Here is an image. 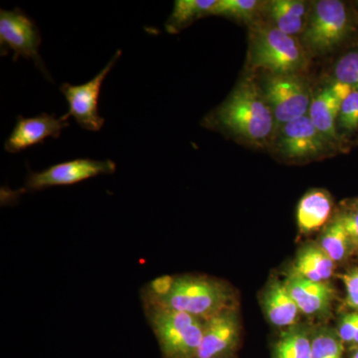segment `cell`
Listing matches in <instances>:
<instances>
[{
    "instance_id": "4dcf8cb0",
    "label": "cell",
    "mask_w": 358,
    "mask_h": 358,
    "mask_svg": "<svg viewBox=\"0 0 358 358\" xmlns=\"http://www.w3.org/2000/svg\"><path fill=\"white\" fill-rule=\"evenodd\" d=\"M352 358H358V348H357V350H355V353H353Z\"/></svg>"
},
{
    "instance_id": "44dd1931",
    "label": "cell",
    "mask_w": 358,
    "mask_h": 358,
    "mask_svg": "<svg viewBox=\"0 0 358 358\" xmlns=\"http://www.w3.org/2000/svg\"><path fill=\"white\" fill-rule=\"evenodd\" d=\"M320 247L334 262H341L348 256L352 241L348 237L345 226L338 218L329 226L322 234Z\"/></svg>"
},
{
    "instance_id": "8fae6325",
    "label": "cell",
    "mask_w": 358,
    "mask_h": 358,
    "mask_svg": "<svg viewBox=\"0 0 358 358\" xmlns=\"http://www.w3.org/2000/svg\"><path fill=\"white\" fill-rule=\"evenodd\" d=\"M69 127V122L55 115L41 114L34 117L18 115L13 133L4 143V150L10 154L44 143L47 138H58L62 129Z\"/></svg>"
},
{
    "instance_id": "e0dca14e",
    "label": "cell",
    "mask_w": 358,
    "mask_h": 358,
    "mask_svg": "<svg viewBox=\"0 0 358 358\" xmlns=\"http://www.w3.org/2000/svg\"><path fill=\"white\" fill-rule=\"evenodd\" d=\"M331 199L326 192L315 190L301 199L296 212L299 227L303 232L319 229L331 216Z\"/></svg>"
},
{
    "instance_id": "d6986e66",
    "label": "cell",
    "mask_w": 358,
    "mask_h": 358,
    "mask_svg": "<svg viewBox=\"0 0 358 358\" xmlns=\"http://www.w3.org/2000/svg\"><path fill=\"white\" fill-rule=\"evenodd\" d=\"M274 358H312V339L300 329L284 331L275 343Z\"/></svg>"
},
{
    "instance_id": "f546056e",
    "label": "cell",
    "mask_w": 358,
    "mask_h": 358,
    "mask_svg": "<svg viewBox=\"0 0 358 358\" xmlns=\"http://www.w3.org/2000/svg\"><path fill=\"white\" fill-rule=\"evenodd\" d=\"M353 345L358 346V331L357 334H355V339L352 341Z\"/></svg>"
},
{
    "instance_id": "30bf717a",
    "label": "cell",
    "mask_w": 358,
    "mask_h": 358,
    "mask_svg": "<svg viewBox=\"0 0 358 358\" xmlns=\"http://www.w3.org/2000/svg\"><path fill=\"white\" fill-rule=\"evenodd\" d=\"M329 143L331 141L317 131L307 115L280 128L277 150L285 159H315L326 154Z\"/></svg>"
},
{
    "instance_id": "4fadbf2b",
    "label": "cell",
    "mask_w": 358,
    "mask_h": 358,
    "mask_svg": "<svg viewBox=\"0 0 358 358\" xmlns=\"http://www.w3.org/2000/svg\"><path fill=\"white\" fill-rule=\"evenodd\" d=\"M300 312L319 315L327 312L334 300V289L327 282H313L289 275L284 282Z\"/></svg>"
},
{
    "instance_id": "ffe728a7",
    "label": "cell",
    "mask_w": 358,
    "mask_h": 358,
    "mask_svg": "<svg viewBox=\"0 0 358 358\" xmlns=\"http://www.w3.org/2000/svg\"><path fill=\"white\" fill-rule=\"evenodd\" d=\"M262 13L267 16V22L275 26L280 31L296 37L303 34L307 21L296 17L282 6L280 0L264 2Z\"/></svg>"
},
{
    "instance_id": "6da1fadb",
    "label": "cell",
    "mask_w": 358,
    "mask_h": 358,
    "mask_svg": "<svg viewBox=\"0 0 358 358\" xmlns=\"http://www.w3.org/2000/svg\"><path fill=\"white\" fill-rule=\"evenodd\" d=\"M275 117L262 90L252 78H243L228 98L204 120L218 129L253 147H264L274 133Z\"/></svg>"
},
{
    "instance_id": "ac0fdd59",
    "label": "cell",
    "mask_w": 358,
    "mask_h": 358,
    "mask_svg": "<svg viewBox=\"0 0 358 358\" xmlns=\"http://www.w3.org/2000/svg\"><path fill=\"white\" fill-rule=\"evenodd\" d=\"M217 0H176L164 27L169 34H176L194 21L208 16Z\"/></svg>"
},
{
    "instance_id": "5bb4252c",
    "label": "cell",
    "mask_w": 358,
    "mask_h": 358,
    "mask_svg": "<svg viewBox=\"0 0 358 358\" xmlns=\"http://www.w3.org/2000/svg\"><path fill=\"white\" fill-rule=\"evenodd\" d=\"M343 102L331 85L313 96L308 115L313 126L327 141L336 140L338 136L336 122Z\"/></svg>"
},
{
    "instance_id": "9a60e30c",
    "label": "cell",
    "mask_w": 358,
    "mask_h": 358,
    "mask_svg": "<svg viewBox=\"0 0 358 358\" xmlns=\"http://www.w3.org/2000/svg\"><path fill=\"white\" fill-rule=\"evenodd\" d=\"M263 307L268 320L275 327L293 326L298 320V306L285 282H271L263 298Z\"/></svg>"
},
{
    "instance_id": "ba28073f",
    "label": "cell",
    "mask_w": 358,
    "mask_h": 358,
    "mask_svg": "<svg viewBox=\"0 0 358 358\" xmlns=\"http://www.w3.org/2000/svg\"><path fill=\"white\" fill-rule=\"evenodd\" d=\"M122 51L115 52L110 62L96 74L93 79L81 85L64 83L60 87L61 92L65 96L69 105L67 114L63 119L68 121L73 117L78 124L89 131H99L105 124V119L99 114V99L101 95L103 80L114 67L117 61L121 57Z\"/></svg>"
},
{
    "instance_id": "d4e9b609",
    "label": "cell",
    "mask_w": 358,
    "mask_h": 358,
    "mask_svg": "<svg viewBox=\"0 0 358 358\" xmlns=\"http://www.w3.org/2000/svg\"><path fill=\"white\" fill-rule=\"evenodd\" d=\"M334 78L358 91V51L348 52L338 59L334 66Z\"/></svg>"
},
{
    "instance_id": "3957f363",
    "label": "cell",
    "mask_w": 358,
    "mask_h": 358,
    "mask_svg": "<svg viewBox=\"0 0 358 358\" xmlns=\"http://www.w3.org/2000/svg\"><path fill=\"white\" fill-rule=\"evenodd\" d=\"M145 308L164 358H196L204 320L162 306Z\"/></svg>"
},
{
    "instance_id": "7c38bea8",
    "label": "cell",
    "mask_w": 358,
    "mask_h": 358,
    "mask_svg": "<svg viewBox=\"0 0 358 358\" xmlns=\"http://www.w3.org/2000/svg\"><path fill=\"white\" fill-rule=\"evenodd\" d=\"M238 334L237 315L231 308L204 320L203 336L196 358H222L236 345Z\"/></svg>"
},
{
    "instance_id": "7a4b0ae2",
    "label": "cell",
    "mask_w": 358,
    "mask_h": 358,
    "mask_svg": "<svg viewBox=\"0 0 358 358\" xmlns=\"http://www.w3.org/2000/svg\"><path fill=\"white\" fill-rule=\"evenodd\" d=\"M248 64L268 74H299L307 67V55L296 37L268 22H254L250 33Z\"/></svg>"
},
{
    "instance_id": "5b68a950",
    "label": "cell",
    "mask_w": 358,
    "mask_h": 358,
    "mask_svg": "<svg viewBox=\"0 0 358 358\" xmlns=\"http://www.w3.org/2000/svg\"><path fill=\"white\" fill-rule=\"evenodd\" d=\"M350 20L345 3L319 0L310 4L301 45L313 55H324L338 46L348 35Z\"/></svg>"
},
{
    "instance_id": "277c9868",
    "label": "cell",
    "mask_w": 358,
    "mask_h": 358,
    "mask_svg": "<svg viewBox=\"0 0 358 358\" xmlns=\"http://www.w3.org/2000/svg\"><path fill=\"white\" fill-rule=\"evenodd\" d=\"M231 294L222 282L205 277H176L173 289L159 306L206 320L229 308Z\"/></svg>"
},
{
    "instance_id": "f1b7e54d",
    "label": "cell",
    "mask_w": 358,
    "mask_h": 358,
    "mask_svg": "<svg viewBox=\"0 0 358 358\" xmlns=\"http://www.w3.org/2000/svg\"><path fill=\"white\" fill-rule=\"evenodd\" d=\"M345 226L352 244L358 246V210L339 217Z\"/></svg>"
},
{
    "instance_id": "484cf974",
    "label": "cell",
    "mask_w": 358,
    "mask_h": 358,
    "mask_svg": "<svg viewBox=\"0 0 358 358\" xmlns=\"http://www.w3.org/2000/svg\"><path fill=\"white\" fill-rule=\"evenodd\" d=\"M338 122L346 131L358 128V91L353 90L348 98L341 103Z\"/></svg>"
},
{
    "instance_id": "4316f807",
    "label": "cell",
    "mask_w": 358,
    "mask_h": 358,
    "mask_svg": "<svg viewBox=\"0 0 358 358\" xmlns=\"http://www.w3.org/2000/svg\"><path fill=\"white\" fill-rule=\"evenodd\" d=\"M346 291V305L358 310V268L341 275Z\"/></svg>"
},
{
    "instance_id": "9c48e42d",
    "label": "cell",
    "mask_w": 358,
    "mask_h": 358,
    "mask_svg": "<svg viewBox=\"0 0 358 358\" xmlns=\"http://www.w3.org/2000/svg\"><path fill=\"white\" fill-rule=\"evenodd\" d=\"M117 169L113 160L78 159L54 164L45 171L28 174L24 187L13 192L14 196L27 192H37L53 186L72 185L101 174H112Z\"/></svg>"
},
{
    "instance_id": "52a82bcc",
    "label": "cell",
    "mask_w": 358,
    "mask_h": 358,
    "mask_svg": "<svg viewBox=\"0 0 358 358\" xmlns=\"http://www.w3.org/2000/svg\"><path fill=\"white\" fill-rule=\"evenodd\" d=\"M41 44V34L36 23L29 16L15 8L13 10H0V48L1 56L7 55L9 51L14 53L13 60L20 57L32 59L35 65L51 81L50 75L41 56L39 46Z\"/></svg>"
},
{
    "instance_id": "603a6c76",
    "label": "cell",
    "mask_w": 358,
    "mask_h": 358,
    "mask_svg": "<svg viewBox=\"0 0 358 358\" xmlns=\"http://www.w3.org/2000/svg\"><path fill=\"white\" fill-rule=\"evenodd\" d=\"M174 281H176V277L164 275L155 278L154 280L148 282L141 291V299L145 303V308L160 305L171 293Z\"/></svg>"
},
{
    "instance_id": "2e32d148",
    "label": "cell",
    "mask_w": 358,
    "mask_h": 358,
    "mask_svg": "<svg viewBox=\"0 0 358 358\" xmlns=\"http://www.w3.org/2000/svg\"><path fill=\"white\" fill-rule=\"evenodd\" d=\"M336 262L320 246L301 250L292 267L289 275L313 282H327L334 274Z\"/></svg>"
},
{
    "instance_id": "83f0119b",
    "label": "cell",
    "mask_w": 358,
    "mask_h": 358,
    "mask_svg": "<svg viewBox=\"0 0 358 358\" xmlns=\"http://www.w3.org/2000/svg\"><path fill=\"white\" fill-rule=\"evenodd\" d=\"M358 331V312L345 315L341 320L338 336L343 343H352Z\"/></svg>"
},
{
    "instance_id": "1f68e13d",
    "label": "cell",
    "mask_w": 358,
    "mask_h": 358,
    "mask_svg": "<svg viewBox=\"0 0 358 358\" xmlns=\"http://www.w3.org/2000/svg\"><path fill=\"white\" fill-rule=\"evenodd\" d=\"M357 207H358V201H357Z\"/></svg>"
},
{
    "instance_id": "7402d4cb",
    "label": "cell",
    "mask_w": 358,
    "mask_h": 358,
    "mask_svg": "<svg viewBox=\"0 0 358 358\" xmlns=\"http://www.w3.org/2000/svg\"><path fill=\"white\" fill-rule=\"evenodd\" d=\"M263 6L264 2L256 0H217L209 15L255 22L257 14L262 13Z\"/></svg>"
},
{
    "instance_id": "cb8c5ba5",
    "label": "cell",
    "mask_w": 358,
    "mask_h": 358,
    "mask_svg": "<svg viewBox=\"0 0 358 358\" xmlns=\"http://www.w3.org/2000/svg\"><path fill=\"white\" fill-rule=\"evenodd\" d=\"M343 341L331 331H322L312 339V358H343Z\"/></svg>"
},
{
    "instance_id": "8992f818",
    "label": "cell",
    "mask_w": 358,
    "mask_h": 358,
    "mask_svg": "<svg viewBox=\"0 0 358 358\" xmlns=\"http://www.w3.org/2000/svg\"><path fill=\"white\" fill-rule=\"evenodd\" d=\"M262 93L279 128L308 114L312 96L299 74H268Z\"/></svg>"
}]
</instances>
